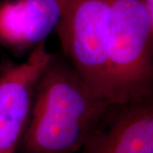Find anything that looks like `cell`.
I'll use <instances>...</instances> for the list:
<instances>
[{
  "label": "cell",
  "instance_id": "cell-2",
  "mask_svg": "<svg viewBox=\"0 0 153 153\" xmlns=\"http://www.w3.org/2000/svg\"><path fill=\"white\" fill-rule=\"evenodd\" d=\"M108 100L152 96L153 21L142 0H109Z\"/></svg>",
  "mask_w": 153,
  "mask_h": 153
},
{
  "label": "cell",
  "instance_id": "cell-5",
  "mask_svg": "<svg viewBox=\"0 0 153 153\" xmlns=\"http://www.w3.org/2000/svg\"><path fill=\"white\" fill-rule=\"evenodd\" d=\"M53 54L46 41L20 64H7L0 73V153H16L30 115L35 87Z\"/></svg>",
  "mask_w": 153,
  "mask_h": 153
},
{
  "label": "cell",
  "instance_id": "cell-4",
  "mask_svg": "<svg viewBox=\"0 0 153 153\" xmlns=\"http://www.w3.org/2000/svg\"><path fill=\"white\" fill-rule=\"evenodd\" d=\"M78 153H153L152 96L107 105Z\"/></svg>",
  "mask_w": 153,
  "mask_h": 153
},
{
  "label": "cell",
  "instance_id": "cell-1",
  "mask_svg": "<svg viewBox=\"0 0 153 153\" xmlns=\"http://www.w3.org/2000/svg\"><path fill=\"white\" fill-rule=\"evenodd\" d=\"M108 104L94 95L64 55L53 54L37 82L16 153H78Z\"/></svg>",
  "mask_w": 153,
  "mask_h": 153
},
{
  "label": "cell",
  "instance_id": "cell-6",
  "mask_svg": "<svg viewBox=\"0 0 153 153\" xmlns=\"http://www.w3.org/2000/svg\"><path fill=\"white\" fill-rule=\"evenodd\" d=\"M68 0L0 1V42L22 52L55 31Z\"/></svg>",
  "mask_w": 153,
  "mask_h": 153
},
{
  "label": "cell",
  "instance_id": "cell-3",
  "mask_svg": "<svg viewBox=\"0 0 153 153\" xmlns=\"http://www.w3.org/2000/svg\"><path fill=\"white\" fill-rule=\"evenodd\" d=\"M109 0H68L55 32L63 55L93 94L108 100Z\"/></svg>",
  "mask_w": 153,
  "mask_h": 153
}]
</instances>
